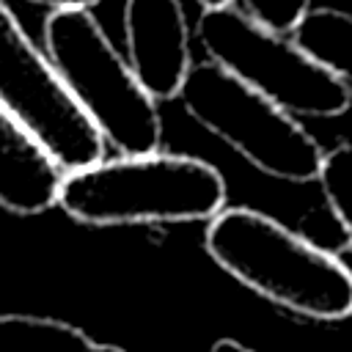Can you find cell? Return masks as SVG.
<instances>
[{
  "mask_svg": "<svg viewBox=\"0 0 352 352\" xmlns=\"http://www.w3.org/2000/svg\"><path fill=\"white\" fill-rule=\"evenodd\" d=\"M204 248L220 270L283 311L316 322L352 316V270L258 209L217 212Z\"/></svg>",
  "mask_w": 352,
  "mask_h": 352,
  "instance_id": "1",
  "label": "cell"
},
{
  "mask_svg": "<svg viewBox=\"0 0 352 352\" xmlns=\"http://www.w3.org/2000/svg\"><path fill=\"white\" fill-rule=\"evenodd\" d=\"M223 173L187 154H121L69 170L58 206L85 226L195 223L226 209Z\"/></svg>",
  "mask_w": 352,
  "mask_h": 352,
  "instance_id": "2",
  "label": "cell"
},
{
  "mask_svg": "<svg viewBox=\"0 0 352 352\" xmlns=\"http://www.w3.org/2000/svg\"><path fill=\"white\" fill-rule=\"evenodd\" d=\"M44 44L80 107L118 154L160 151L162 118L157 99L116 50L91 8L50 11Z\"/></svg>",
  "mask_w": 352,
  "mask_h": 352,
  "instance_id": "3",
  "label": "cell"
},
{
  "mask_svg": "<svg viewBox=\"0 0 352 352\" xmlns=\"http://www.w3.org/2000/svg\"><path fill=\"white\" fill-rule=\"evenodd\" d=\"M176 99L192 121L231 146L264 176L294 184L319 179L324 148L297 116L212 58L192 63Z\"/></svg>",
  "mask_w": 352,
  "mask_h": 352,
  "instance_id": "4",
  "label": "cell"
},
{
  "mask_svg": "<svg viewBox=\"0 0 352 352\" xmlns=\"http://www.w3.org/2000/svg\"><path fill=\"white\" fill-rule=\"evenodd\" d=\"M198 41L214 63L297 118H336L352 104V85L305 52L294 36L256 22L234 3L204 8Z\"/></svg>",
  "mask_w": 352,
  "mask_h": 352,
  "instance_id": "5",
  "label": "cell"
},
{
  "mask_svg": "<svg viewBox=\"0 0 352 352\" xmlns=\"http://www.w3.org/2000/svg\"><path fill=\"white\" fill-rule=\"evenodd\" d=\"M0 104L16 116L69 170L104 160L107 140L80 107L50 52L25 33L0 0Z\"/></svg>",
  "mask_w": 352,
  "mask_h": 352,
  "instance_id": "6",
  "label": "cell"
},
{
  "mask_svg": "<svg viewBox=\"0 0 352 352\" xmlns=\"http://www.w3.org/2000/svg\"><path fill=\"white\" fill-rule=\"evenodd\" d=\"M126 60L157 99H176L190 69V25L182 0H126L124 6Z\"/></svg>",
  "mask_w": 352,
  "mask_h": 352,
  "instance_id": "7",
  "label": "cell"
},
{
  "mask_svg": "<svg viewBox=\"0 0 352 352\" xmlns=\"http://www.w3.org/2000/svg\"><path fill=\"white\" fill-rule=\"evenodd\" d=\"M66 168L0 104V206L14 214H41L60 201Z\"/></svg>",
  "mask_w": 352,
  "mask_h": 352,
  "instance_id": "8",
  "label": "cell"
},
{
  "mask_svg": "<svg viewBox=\"0 0 352 352\" xmlns=\"http://www.w3.org/2000/svg\"><path fill=\"white\" fill-rule=\"evenodd\" d=\"M0 352H126L99 344L80 327L36 314H0Z\"/></svg>",
  "mask_w": 352,
  "mask_h": 352,
  "instance_id": "9",
  "label": "cell"
},
{
  "mask_svg": "<svg viewBox=\"0 0 352 352\" xmlns=\"http://www.w3.org/2000/svg\"><path fill=\"white\" fill-rule=\"evenodd\" d=\"M292 36L305 52L352 85V14L311 8Z\"/></svg>",
  "mask_w": 352,
  "mask_h": 352,
  "instance_id": "10",
  "label": "cell"
},
{
  "mask_svg": "<svg viewBox=\"0 0 352 352\" xmlns=\"http://www.w3.org/2000/svg\"><path fill=\"white\" fill-rule=\"evenodd\" d=\"M319 184L333 217L352 236V143H338L324 151Z\"/></svg>",
  "mask_w": 352,
  "mask_h": 352,
  "instance_id": "11",
  "label": "cell"
},
{
  "mask_svg": "<svg viewBox=\"0 0 352 352\" xmlns=\"http://www.w3.org/2000/svg\"><path fill=\"white\" fill-rule=\"evenodd\" d=\"M239 3L256 22L289 36L311 11V0H239Z\"/></svg>",
  "mask_w": 352,
  "mask_h": 352,
  "instance_id": "12",
  "label": "cell"
},
{
  "mask_svg": "<svg viewBox=\"0 0 352 352\" xmlns=\"http://www.w3.org/2000/svg\"><path fill=\"white\" fill-rule=\"evenodd\" d=\"M36 6H44L50 11H60V8H94L99 0H28Z\"/></svg>",
  "mask_w": 352,
  "mask_h": 352,
  "instance_id": "13",
  "label": "cell"
},
{
  "mask_svg": "<svg viewBox=\"0 0 352 352\" xmlns=\"http://www.w3.org/2000/svg\"><path fill=\"white\" fill-rule=\"evenodd\" d=\"M209 352H258V349H253V346H248V344H242L236 338H220V341L212 344Z\"/></svg>",
  "mask_w": 352,
  "mask_h": 352,
  "instance_id": "14",
  "label": "cell"
},
{
  "mask_svg": "<svg viewBox=\"0 0 352 352\" xmlns=\"http://www.w3.org/2000/svg\"><path fill=\"white\" fill-rule=\"evenodd\" d=\"M201 8H217V6H228V3H234V0H195Z\"/></svg>",
  "mask_w": 352,
  "mask_h": 352,
  "instance_id": "15",
  "label": "cell"
}]
</instances>
